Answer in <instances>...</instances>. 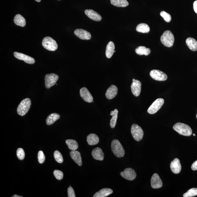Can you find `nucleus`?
<instances>
[{
	"label": "nucleus",
	"mask_w": 197,
	"mask_h": 197,
	"mask_svg": "<svg viewBox=\"0 0 197 197\" xmlns=\"http://www.w3.org/2000/svg\"><path fill=\"white\" fill-rule=\"evenodd\" d=\"M173 128L176 132L182 135L190 136L192 134L191 128L186 124L177 123L174 124Z\"/></svg>",
	"instance_id": "1"
},
{
	"label": "nucleus",
	"mask_w": 197,
	"mask_h": 197,
	"mask_svg": "<svg viewBox=\"0 0 197 197\" xmlns=\"http://www.w3.org/2000/svg\"><path fill=\"white\" fill-rule=\"evenodd\" d=\"M111 150L114 154L118 158L123 157L125 151L120 143L117 140H112L111 144Z\"/></svg>",
	"instance_id": "2"
},
{
	"label": "nucleus",
	"mask_w": 197,
	"mask_h": 197,
	"mask_svg": "<svg viewBox=\"0 0 197 197\" xmlns=\"http://www.w3.org/2000/svg\"><path fill=\"white\" fill-rule=\"evenodd\" d=\"M161 41L166 47H172L173 45L174 41V35L170 31H165L161 37Z\"/></svg>",
	"instance_id": "3"
},
{
	"label": "nucleus",
	"mask_w": 197,
	"mask_h": 197,
	"mask_svg": "<svg viewBox=\"0 0 197 197\" xmlns=\"http://www.w3.org/2000/svg\"><path fill=\"white\" fill-rule=\"evenodd\" d=\"M31 105V101L29 98L22 100L18 107L17 112L19 115L23 116L29 111Z\"/></svg>",
	"instance_id": "4"
},
{
	"label": "nucleus",
	"mask_w": 197,
	"mask_h": 197,
	"mask_svg": "<svg viewBox=\"0 0 197 197\" xmlns=\"http://www.w3.org/2000/svg\"><path fill=\"white\" fill-rule=\"evenodd\" d=\"M42 45L45 49L51 51H55L58 48L56 42L49 37H46L44 38L42 41Z\"/></svg>",
	"instance_id": "5"
},
{
	"label": "nucleus",
	"mask_w": 197,
	"mask_h": 197,
	"mask_svg": "<svg viewBox=\"0 0 197 197\" xmlns=\"http://www.w3.org/2000/svg\"><path fill=\"white\" fill-rule=\"evenodd\" d=\"M131 132L134 139L137 141H140L142 139L144 136V132L142 128L138 124H132Z\"/></svg>",
	"instance_id": "6"
},
{
	"label": "nucleus",
	"mask_w": 197,
	"mask_h": 197,
	"mask_svg": "<svg viewBox=\"0 0 197 197\" xmlns=\"http://www.w3.org/2000/svg\"><path fill=\"white\" fill-rule=\"evenodd\" d=\"M164 100L162 98H158L152 104L148 110V112L150 114L156 113L163 105Z\"/></svg>",
	"instance_id": "7"
},
{
	"label": "nucleus",
	"mask_w": 197,
	"mask_h": 197,
	"mask_svg": "<svg viewBox=\"0 0 197 197\" xmlns=\"http://www.w3.org/2000/svg\"><path fill=\"white\" fill-rule=\"evenodd\" d=\"M45 87L49 89L55 85L59 79V76L55 73L48 74L45 75Z\"/></svg>",
	"instance_id": "8"
},
{
	"label": "nucleus",
	"mask_w": 197,
	"mask_h": 197,
	"mask_svg": "<svg viewBox=\"0 0 197 197\" xmlns=\"http://www.w3.org/2000/svg\"><path fill=\"white\" fill-rule=\"evenodd\" d=\"M150 75L152 79L159 81H164L167 79V76L160 70L153 69L150 72Z\"/></svg>",
	"instance_id": "9"
},
{
	"label": "nucleus",
	"mask_w": 197,
	"mask_h": 197,
	"mask_svg": "<svg viewBox=\"0 0 197 197\" xmlns=\"http://www.w3.org/2000/svg\"><path fill=\"white\" fill-rule=\"evenodd\" d=\"M120 175L126 179L130 181L133 180L136 178V176L135 171L131 168L126 169L124 172H120Z\"/></svg>",
	"instance_id": "10"
},
{
	"label": "nucleus",
	"mask_w": 197,
	"mask_h": 197,
	"mask_svg": "<svg viewBox=\"0 0 197 197\" xmlns=\"http://www.w3.org/2000/svg\"><path fill=\"white\" fill-rule=\"evenodd\" d=\"M142 84L141 82L134 79H132V83L131 86V91L134 96H138L140 95L141 92Z\"/></svg>",
	"instance_id": "11"
},
{
	"label": "nucleus",
	"mask_w": 197,
	"mask_h": 197,
	"mask_svg": "<svg viewBox=\"0 0 197 197\" xmlns=\"http://www.w3.org/2000/svg\"><path fill=\"white\" fill-rule=\"evenodd\" d=\"M14 55L17 59L23 60L27 64H32L35 63V60L34 58L25 54L19 53V52H15Z\"/></svg>",
	"instance_id": "12"
},
{
	"label": "nucleus",
	"mask_w": 197,
	"mask_h": 197,
	"mask_svg": "<svg viewBox=\"0 0 197 197\" xmlns=\"http://www.w3.org/2000/svg\"><path fill=\"white\" fill-rule=\"evenodd\" d=\"M151 186L154 189H158L162 186V182L161 179L157 174H154L151 179Z\"/></svg>",
	"instance_id": "13"
},
{
	"label": "nucleus",
	"mask_w": 197,
	"mask_h": 197,
	"mask_svg": "<svg viewBox=\"0 0 197 197\" xmlns=\"http://www.w3.org/2000/svg\"><path fill=\"white\" fill-rule=\"evenodd\" d=\"M80 96L85 102L91 103L93 101V98L87 88H82L80 90Z\"/></svg>",
	"instance_id": "14"
},
{
	"label": "nucleus",
	"mask_w": 197,
	"mask_h": 197,
	"mask_svg": "<svg viewBox=\"0 0 197 197\" xmlns=\"http://www.w3.org/2000/svg\"><path fill=\"white\" fill-rule=\"evenodd\" d=\"M75 35L79 39L83 40H89L91 35L89 32L82 29H77L74 31Z\"/></svg>",
	"instance_id": "15"
},
{
	"label": "nucleus",
	"mask_w": 197,
	"mask_h": 197,
	"mask_svg": "<svg viewBox=\"0 0 197 197\" xmlns=\"http://www.w3.org/2000/svg\"><path fill=\"white\" fill-rule=\"evenodd\" d=\"M170 168L171 170L174 174L179 173L181 170L182 166L179 159L176 158L172 161L170 164Z\"/></svg>",
	"instance_id": "16"
},
{
	"label": "nucleus",
	"mask_w": 197,
	"mask_h": 197,
	"mask_svg": "<svg viewBox=\"0 0 197 197\" xmlns=\"http://www.w3.org/2000/svg\"><path fill=\"white\" fill-rule=\"evenodd\" d=\"M118 89L115 85H111L108 88L106 93V96L108 99H112L117 95Z\"/></svg>",
	"instance_id": "17"
},
{
	"label": "nucleus",
	"mask_w": 197,
	"mask_h": 197,
	"mask_svg": "<svg viewBox=\"0 0 197 197\" xmlns=\"http://www.w3.org/2000/svg\"><path fill=\"white\" fill-rule=\"evenodd\" d=\"M85 13L90 19L94 21H100L102 19L101 15L92 10H86Z\"/></svg>",
	"instance_id": "18"
},
{
	"label": "nucleus",
	"mask_w": 197,
	"mask_h": 197,
	"mask_svg": "<svg viewBox=\"0 0 197 197\" xmlns=\"http://www.w3.org/2000/svg\"><path fill=\"white\" fill-rule=\"evenodd\" d=\"M92 155L94 159L99 161L103 160L104 158V153L101 148H96L92 151Z\"/></svg>",
	"instance_id": "19"
},
{
	"label": "nucleus",
	"mask_w": 197,
	"mask_h": 197,
	"mask_svg": "<svg viewBox=\"0 0 197 197\" xmlns=\"http://www.w3.org/2000/svg\"><path fill=\"white\" fill-rule=\"evenodd\" d=\"M70 156L71 157L79 166H81L82 165V159L81 154L77 151H72L70 152Z\"/></svg>",
	"instance_id": "20"
},
{
	"label": "nucleus",
	"mask_w": 197,
	"mask_h": 197,
	"mask_svg": "<svg viewBox=\"0 0 197 197\" xmlns=\"http://www.w3.org/2000/svg\"><path fill=\"white\" fill-rule=\"evenodd\" d=\"M115 47L114 43L112 41L109 42L107 46L106 51V56L108 59L111 58L114 52H115Z\"/></svg>",
	"instance_id": "21"
},
{
	"label": "nucleus",
	"mask_w": 197,
	"mask_h": 197,
	"mask_svg": "<svg viewBox=\"0 0 197 197\" xmlns=\"http://www.w3.org/2000/svg\"><path fill=\"white\" fill-rule=\"evenodd\" d=\"M113 191L111 189L104 188L102 189L99 191L96 192L94 194V197H105L109 196L113 193Z\"/></svg>",
	"instance_id": "22"
},
{
	"label": "nucleus",
	"mask_w": 197,
	"mask_h": 197,
	"mask_svg": "<svg viewBox=\"0 0 197 197\" xmlns=\"http://www.w3.org/2000/svg\"><path fill=\"white\" fill-rule=\"evenodd\" d=\"M186 43L189 49L193 51H197V41L191 37H189L186 40Z\"/></svg>",
	"instance_id": "23"
},
{
	"label": "nucleus",
	"mask_w": 197,
	"mask_h": 197,
	"mask_svg": "<svg viewBox=\"0 0 197 197\" xmlns=\"http://www.w3.org/2000/svg\"><path fill=\"white\" fill-rule=\"evenodd\" d=\"M87 140L90 145H95L99 142V139L98 136L94 134H91L87 136Z\"/></svg>",
	"instance_id": "24"
},
{
	"label": "nucleus",
	"mask_w": 197,
	"mask_h": 197,
	"mask_svg": "<svg viewBox=\"0 0 197 197\" xmlns=\"http://www.w3.org/2000/svg\"><path fill=\"white\" fill-rule=\"evenodd\" d=\"M118 111L117 109H115L110 112V115L112 116L110 122V126L111 128H114L116 124L118 118Z\"/></svg>",
	"instance_id": "25"
},
{
	"label": "nucleus",
	"mask_w": 197,
	"mask_h": 197,
	"mask_svg": "<svg viewBox=\"0 0 197 197\" xmlns=\"http://www.w3.org/2000/svg\"><path fill=\"white\" fill-rule=\"evenodd\" d=\"M60 115L57 113H52L48 116L46 123L48 125H51L60 118Z\"/></svg>",
	"instance_id": "26"
},
{
	"label": "nucleus",
	"mask_w": 197,
	"mask_h": 197,
	"mask_svg": "<svg viewBox=\"0 0 197 197\" xmlns=\"http://www.w3.org/2000/svg\"><path fill=\"white\" fill-rule=\"evenodd\" d=\"M14 23L17 26L22 27H25L26 21L24 18L20 15H16L14 19Z\"/></svg>",
	"instance_id": "27"
},
{
	"label": "nucleus",
	"mask_w": 197,
	"mask_h": 197,
	"mask_svg": "<svg viewBox=\"0 0 197 197\" xmlns=\"http://www.w3.org/2000/svg\"><path fill=\"white\" fill-rule=\"evenodd\" d=\"M135 51L138 55L148 56L150 53L151 50L149 48H146L144 46H140L136 48Z\"/></svg>",
	"instance_id": "28"
},
{
	"label": "nucleus",
	"mask_w": 197,
	"mask_h": 197,
	"mask_svg": "<svg viewBox=\"0 0 197 197\" xmlns=\"http://www.w3.org/2000/svg\"><path fill=\"white\" fill-rule=\"evenodd\" d=\"M110 1L112 5L117 7H124L128 5L127 0H111Z\"/></svg>",
	"instance_id": "29"
},
{
	"label": "nucleus",
	"mask_w": 197,
	"mask_h": 197,
	"mask_svg": "<svg viewBox=\"0 0 197 197\" xmlns=\"http://www.w3.org/2000/svg\"><path fill=\"white\" fill-rule=\"evenodd\" d=\"M136 31L140 33H148L150 31V28L147 24L144 23H140L136 27Z\"/></svg>",
	"instance_id": "30"
},
{
	"label": "nucleus",
	"mask_w": 197,
	"mask_h": 197,
	"mask_svg": "<svg viewBox=\"0 0 197 197\" xmlns=\"http://www.w3.org/2000/svg\"><path fill=\"white\" fill-rule=\"evenodd\" d=\"M66 144L70 150L75 151L78 148V144L77 141L73 140H67L65 141Z\"/></svg>",
	"instance_id": "31"
},
{
	"label": "nucleus",
	"mask_w": 197,
	"mask_h": 197,
	"mask_svg": "<svg viewBox=\"0 0 197 197\" xmlns=\"http://www.w3.org/2000/svg\"><path fill=\"white\" fill-rule=\"evenodd\" d=\"M197 195V188H192L183 195L184 197H192Z\"/></svg>",
	"instance_id": "32"
},
{
	"label": "nucleus",
	"mask_w": 197,
	"mask_h": 197,
	"mask_svg": "<svg viewBox=\"0 0 197 197\" xmlns=\"http://www.w3.org/2000/svg\"><path fill=\"white\" fill-rule=\"evenodd\" d=\"M54 156L56 161L59 163H62L63 162V156L59 151L56 150L54 152Z\"/></svg>",
	"instance_id": "33"
},
{
	"label": "nucleus",
	"mask_w": 197,
	"mask_h": 197,
	"mask_svg": "<svg viewBox=\"0 0 197 197\" xmlns=\"http://www.w3.org/2000/svg\"><path fill=\"white\" fill-rule=\"evenodd\" d=\"M160 15L163 18L165 21L167 23H169L171 20V16L169 14L166 13L164 11H162L161 12Z\"/></svg>",
	"instance_id": "34"
},
{
	"label": "nucleus",
	"mask_w": 197,
	"mask_h": 197,
	"mask_svg": "<svg viewBox=\"0 0 197 197\" xmlns=\"http://www.w3.org/2000/svg\"><path fill=\"white\" fill-rule=\"evenodd\" d=\"M17 155L19 160H22L25 157V153L23 149L19 148L17 151Z\"/></svg>",
	"instance_id": "35"
},
{
	"label": "nucleus",
	"mask_w": 197,
	"mask_h": 197,
	"mask_svg": "<svg viewBox=\"0 0 197 197\" xmlns=\"http://www.w3.org/2000/svg\"><path fill=\"white\" fill-rule=\"evenodd\" d=\"M53 174L56 178L58 180H61L63 178L64 174L61 171L55 170L54 171Z\"/></svg>",
	"instance_id": "36"
},
{
	"label": "nucleus",
	"mask_w": 197,
	"mask_h": 197,
	"mask_svg": "<svg viewBox=\"0 0 197 197\" xmlns=\"http://www.w3.org/2000/svg\"><path fill=\"white\" fill-rule=\"evenodd\" d=\"M38 161L40 164H43L45 161V157L42 151H40L38 154Z\"/></svg>",
	"instance_id": "37"
},
{
	"label": "nucleus",
	"mask_w": 197,
	"mask_h": 197,
	"mask_svg": "<svg viewBox=\"0 0 197 197\" xmlns=\"http://www.w3.org/2000/svg\"><path fill=\"white\" fill-rule=\"evenodd\" d=\"M68 197H75V192L73 188L71 187H69L68 189Z\"/></svg>",
	"instance_id": "38"
},
{
	"label": "nucleus",
	"mask_w": 197,
	"mask_h": 197,
	"mask_svg": "<svg viewBox=\"0 0 197 197\" xmlns=\"http://www.w3.org/2000/svg\"><path fill=\"white\" fill-rule=\"evenodd\" d=\"M191 169L193 170H197V160L192 164Z\"/></svg>",
	"instance_id": "39"
},
{
	"label": "nucleus",
	"mask_w": 197,
	"mask_h": 197,
	"mask_svg": "<svg viewBox=\"0 0 197 197\" xmlns=\"http://www.w3.org/2000/svg\"><path fill=\"white\" fill-rule=\"evenodd\" d=\"M193 7L195 12L197 14V1L194 2Z\"/></svg>",
	"instance_id": "40"
},
{
	"label": "nucleus",
	"mask_w": 197,
	"mask_h": 197,
	"mask_svg": "<svg viewBox=\"0 0 197 197\" xmlns=\"http://www.w3.org/2000/svg\"><path fill=\"white\" fill-rule=\"evenodd\" d=\"M23 196H20L19 195H14L13 196H12V197H23Z\"/></svg>",
	"instance_id": "41"
},
{
	"label": "nucleus",
	"mask_w": 197,
	"mask_h": 197,
	"mask_svg": "<svg viewBox=\"0 0 197 197\" xmlns=\"http://www.w3.org/2000/svg\"><path fill=\"white\" fill-rule=\"evenodd\" d=\"M35 1L38 2H41V0H35Z\"/></svg>",
	"instance_id": "42"
},
{
	"label": "nucleus",
	"mask_w": 197,
	"mask_h": 197,
	"mask_svg": "<svg viewBox=\"0 0 197 197\" xmlns=\"http://www.w3.org/2000/svg\"><path fill=\"white\" fill-rule=\"evenodd\" d=\"M193 134V136H195V134Z\"/></svg>",
	"instance_id": "43"
},
{
	"label": "nucleus",
	"mask_w": 197,
	"mask_h": 197,
	"mask_svg": "<svg viewBox=\"0 0 197 197\" xmlns=\"http://www.w3.org/2000/svg\"></svg>",
	"instance_id": "44"
},
{
	"label": "nucleus",
	"mask_w": 197,
	"mask_h": 197,
	"mask_svg": "<svg viewBox=\"0 0 197 197\" xmlns=\"http://www.w3.org/2000/svg\"><path fill=\"white\" fill-rule=\"evenodd\" d=\"M59 1H60V0H59Z\"/></svg>",
	"instance_id": "45"
}]
</instances>
